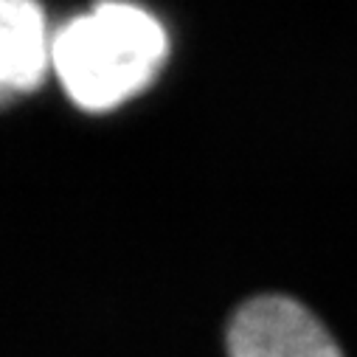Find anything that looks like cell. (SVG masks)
Listing matches in <instances>:
<instances>
[{
	"mask_svg": "<svg viewBox=\"0 0 357 357\" xmlns=\"http://www.w3.org/2000/svg\"><path fill=\"white\" fill-rule=\"evenodd\" d=\"M166 51V31L149 12L107 0L54 34L51 68L73 105L105 113L144 91Z\"/></svg>",
	"mask_w": 357,
	"mask_h": 357,
	"instance_id": "cell-1",
	"label": "cell"
},
{
	"mask_svg": "<svg viewBox=\"0 0 357 357\" xmlns=\"http://www.w3.org/2000/svg\"><path fill=\"white\" fill-rule=\"evenodd\" d=\"M225 346L228 357H343L324 324L284 296L242 304L228 324Z\"/></svg>",
	"mask_w": 357,
	"mask_h": 357,
	"instance_id": "cell-2",
	"label": "cell"
},
{
	"mask_svg": "<svg viewBox=\"0 0 357 357\" xmlns=\"http://www.w3.org/2000/svg\"><path fill=\"white\" fill-rule=\"evenodd\" d=\"M45 15L37 0H0V105H6L45 79L51 68Z\"/></svg>",
	"mask_w": 357,
	"mask_h": 357,
	"instance_id": "cell-3",
	"label": "cell"
}]
</instances>
